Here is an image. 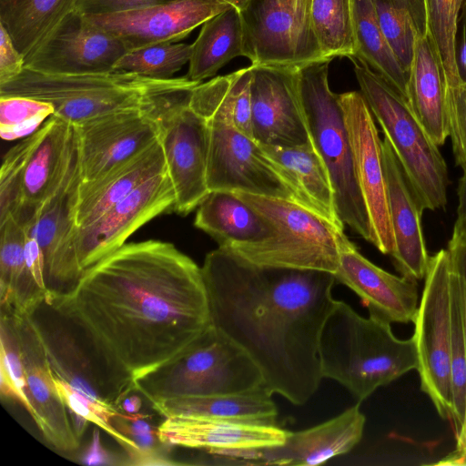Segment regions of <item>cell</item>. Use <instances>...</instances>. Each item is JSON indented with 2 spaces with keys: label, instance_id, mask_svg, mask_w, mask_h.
<instances>
[{
  "label": "cell",
  "instance_id": "7c38bea8",
  "mask_svg": "<svg viewBox=\"0 0 466 466\" xmlns=\"http://www.w3.org/2000/svg\"><path fill=\"white\" fill-rule=\"evenodd\" d=\"M414 323L420 389L438 414L452 420L451 283L447 249L430 258Z\"/></svg>",
  "mask_w": 466,
  "mask_h": 466
},
{
  "label": "cell",
  "instance_id": "ac0fdd59",
  "mask_svg": "<svg viewBox=\"0 0 466 466\" xmlns=\"http://www.w3.org/2000/svg\"><path fill=\"white\" fill-rule=\"evenodd\" d=\"M354 155L358 183L369 213L372 245L385 255L395 248L390 221L387 182L382 161L381 139L373 115L362 94H339Z\"/></svg>",
  "mask_w": 466,
  "mask_h": 466
},
{
  "label": "cell",
  "instance_id": "11a10c76",
  "mask_svg": "<svg viewBox=\"0 0 466 466\" xmlns=\"http://www.w3.org/2000/svg\"><path fill=\"white\" fill-rule=\"evenodd\" d=\"M436 465H466V453H460L454 451V452L449 454L440 461L435 463Z\"/></svg>",
  "mask_w": 466,
  "mask_h": 466
},
{
  "label": "cell",
  "instance_id": "30bf717a",
  "mask_svg": "<svg viewBox=\"0 0 466 466\" xmlns=\"http://www.w3.org/2000/svg\"><path fill=\"white\" fill-rule=\"evenodd\" d=\"M28 317L53 374L78 393L95 403L120 409L122 400L136 390L133 379L116 368L88 333L53 302L44 300Z\"/></svg>",
  "mask_w": 466,
  "mask_h": 466
},
{
  "label": "cell",
  "instance_id": "681fc988",
  "mask_svg": "<svg viewBox=\"0 0 466 466\" xmlns=\"http://www.w3.org/2000/svg\"><path fill=\"white\" fill-rule=\"evenodd\" d=\"M25 258L26 266L36 283L48 294L45 281L44 259L41 248L37 241L26 234L25 239Z\"/></svg>",
  "mask_w": 466,
  "mask_h": 466
},
{
  "label": "cell",
  "instance_id": "f5cc1de1",
  "mask_svg": "<svg viewBox=\"0 0 466 466\" xmlns=\"http://www.w3.org/2000/svg\"><path fill=\"white\" fill-rule=\"evenodd\" d=\"M141 400L139 397L136 395H132L129 397H126L121 404L120 409H122L127 414H136L139 411L141 408Z\"/></svg>",
  "mask_w": 466,
  "mask_h": 466
},
{
  "label": "cell",
  "instance_id": "60d3db41",
  "mask_svg": "<svg viewBox=\"0 0 466 466\" xmlns=\"http://www.w3.org/2000/svg\"><path fill=\"white\" fill-rule=\"evenodd\" d=\"M451 273V272H450ZM451 283V387L452 420L456 435L463 421L466 405V329L455 287Z\"/></svg>",
  "mask_w": 466,
  "mask_h": 466
},
{
  "label": "cell",
  "instance_id": "ab89813d",
  "mask_svg": "<svg viewBox=\"0 0 466 466\" xmlns=\"http://www.w3.org/2000/svg\"><path fill=\"white\" fill-rule=\"evenodd\" d=\"M54 114L47 102L26 96H0V135L4 140L25 138Z\"/></svg>",
  "mask_w": 466,
  "mask_h": 466
},
{
  "label": "cell",
  "instance_id": "3957f363",
  "mask_svg": "<svg viewBox=\"0 0 466 466\" xmlns=\"http://www.w3.org/2000/svg\"><path fill=\"white\" fill-rule=\"evenodd\" d=\"M390 324L370 315L362 317L336 300L319 339L322 377L336 380L361 402L378 388L416 370L413 336L398 339Z\"/></svg>",
  "mask_w": 466,
  "mask_h": 466
},
{
  "label": "cell",
  "instance_id": "e0dca14e",
  "mask_svg": "<svg viewBox=\"0 0 466 466\" xmlns=\"http://www.w3.org/2000/svg\"><path fill=\"white\" fill-rule=\"evenodd\" d=\"M127 52L120 38L75 9L25 59V67L56 75L106 74Z\"/></svg>",
  "mask_w": 466,
  "mask_h": 466
},
{
  "label": "cell",
  "instance_id": "7a4b0ae2",
  "mask_svg": "<svg viewBox=\"0 0 466 466\" xmlns=\"http://www.w3.org/2000/svg\"><path fill=\"white\" fill-rule=\"evenodd\" d=\"M201 270L210 324L248 353L270 394L308 402L323 379L319 339L336 303L334 274L258 265L224 246Z\"/></svg>",
  "mask_w": 466,
  "mask_h": 466
},
{
  "label": "cell",
  "instance_id": "6da1fadb",
  "mask_svg": "<svg viewBox=\"0 0 466 466\" xmlns=\"http://www.w3.org/2000/svg\"><path fill=\"white\" fill-rule=\"evenodd\" d=\"M136 381L185 350L209 325L201 268L173 244L126 243L48 299Z\"/></svg>",
  "mask_w": 466,
  "mask_h": 466
},
{
  "label": "cell",
  "instance_id": "74e56055",
  "mask_svg": "<svg viewBox=\"0 0 466 466\" xmlns=\"http://www.w3.org/2000/svg\"><path fill=\"white\" fill-rule=\"evenodd\" d=\"M192 55V45L165 43L127 52L116 64L115 71L153 79H169Z\"/></svg>",
  "mask_w": 466,
  "mask_h": 466
},
{
  "label": "cell",
  "instance_id": "277c9868",
  "mask_svg": "<svg viewBox=\"0 0 466 466\" xmlns=\"http://www.w3.org/2000/svg\"><path fill=\"white\" fill-rule=\"evenodd\" d=\"M189 103L208 128L209 191H241L284 198L306 207L284 171L261 146L234 127L229 106L220 91L199 84L193 88Z\"/></svg>",
  "mask_w": 466,
  "mask_h": 466
},
{
  "label": "cell",
  "instance_id": "7dc6e473",
  "mask_svg": "<svg viewBox=\"0 0 466 466\" xmlns=\"http://www.w3.org/2000/svg\"><path fill=\"white\" fill-rule=\"evenodd\" d=\"M24 67V56L15 48L9 34L0 25V84L18 76Z\"/></svg>",
  "mask_w": 466,
  "mask_h": 466
},
{
  "label": "cell",
  "instance_id": "484cf974",
  "mask_svg": "<svg viewBox=\"0 0 466 466\" xmlns=\"http://www.w3.org/2000/svg\"><path fill=\"white\" fill-rule=\"evenodd\" d=\"M287 430L183 417H167L157 428L162 444L203 451L248 450L282 444Z\"/></svg>",
  "mask_w": 466,
  "mask_h": 466
},
{
  "label": "cell",
  "instance_id": "83f0119b",
  "mask_svg": "<svg viewBox=\"0 0 466 466\" xmlns=\"http://www.w3.org/2000/svg\"><path fill=\"white\" fill-rule=\"evenodd\" d=\"M167 170L159 140L99 178L82 183L76 207V226L85 227L149 178Z\"/></svg>",
  "mask_w": 466,
  "mask_h": 466
},
{
  "label": "cell",
  "instance_id": "9c48e42d",
  "mask_svg": "<svg viewBox=\"0 0 466 466\" xmlns=\"http://www.w3.org/2000/svg\"><path fill=\"white\" fill-rule=\"evenodd\" d=\"M360 93L424 209L447 204L448 167L436 145L411 112L407 100L367 66L355 62Z\"/></svg>",
  "mask_w": 466,
  "mask_h": 466
},
{
  "label": "cell",
  "instance_id": "d6986e66",
  "mask_svg": "<svg viewBox=\"0 0 466 466\" xmlns=\"http://www.w3.org/2000/svg\"><path fill=\"white\" fill-rule=\"evenodd\" d=\"M82 183L132 159L158 139L156 122L140 106L116 110L75 126Z\"/></svg>",
  "mask_w": 466,
  "mask_h": 466
},
{
  "label": "cell",
  "instance_id": "1f68e13d",
  "mask_svg": "<svg viewBox=\"0 0 466 466\" xmlns=\"http://www.w3.org/2000/svg\"><path fill=\"white\" fill-rule=\"evenodd\" d=\"M25 231L12 216L0 222L1 312L28 316L48 294L30 273L25 258Z\"/></svg>",
  "mask_w": 466,
  "mask_h": 466
},
{
  "label": "cell",
  "instance_id": "9f6ffc18",
  "mask_svg": "<svg viewBox=\"0 0 466 466\" xmlns=\"http://www.w3.org/2000/svg\"><path fill=\"white\" fill-rule=\"evenodd\" d=\"M232 7L237 8L239 12L242 11L250 0H218Z\"/></svg>",
  "mask_w": 466,
  "mask_h": 466
},
{
  "label": "cell",
  "instance_id": "c3c4849f",
  "mask_svg": "<svg viewBox=\"0 0 466 466\" xmlns=\"http://www.w3.org/2000/svg\"><path fill=\"white\" fill-rule=\"evenodd\" d=\"M453 48L460 83L466 86V0H462L456 17Z\"/></svg>",
  "mask_w": 466,
  "mask_h": 466
},
{
  "label": "cell",
  "instance_id": "ee69618b",
  "mask_svg": "<svg viewBox=\"0 0 466 466\" xmlns=\"http://www.w3.org/2000/svg\"><path fill=\"white\" fill-rule=\"evenodd\" d=\"M143 417L137 413L123 414L120 412L110 419V423L137 443L140 449L138 454H149L155 452L156 444L160 441L157 436V429L154 430L147 421L142 419Z\"/></svg>",
  "mask_w": 466,
  "mask_h": 466
},
{
  "label": "cell",
  "instance_id": "6f0895ef",
  "mask_svg": "<svg viewBox=\"0 0 466 466\" xmlns=\"http://www.w3.org/2000/svg\"><path fill=\"white\" fill-rule=\"evenodd\" d=\"M417 10L426 13L424 0H404Z\"/></svg>",
  "mask_w": 466,
  "mask_h": 466
},
{
  "label": "cell",
  "instance_id": "4316f807",
  "mask_svg": "<svg viewBox=\"0 0 466 466\" xmlns=\"http://www.w3.org/2000/svg\"><path fill=\"white\" fill-rule=\"evenodd\" d=\"M447 80L431 36L418 38L408 73L407 103L431 140L438 146L449 137L446 111Z\"/></svg>",
  "mask_w": 466,
  "mask_h": 466
},
{
  "label": "cell",
  "instance_id": "44dd1931",
  "mask_svg": "<svg viewBox=\"0 0 466 466\" xmlns=\"http://www.w3.org/2000/svg\"><path fill=\"white\" fill-rule=\"evenodd\" d=\"M19 173V201L12 217L23 227L60 187L77 151L75 126L52 115L29 136Z\"/></svg>",
  "mask_w": 466,
  "mask_h": 466
},
{
  "label": "cell",
  "instance_id": "816d5d0a",
  "mask_svg": "<svg viewBox=\"0 0 466 466\" xmlns=\"http://www.w3.org/2000/svg\"><path fill=\"white\" fill-rule=\"evenodd\" d=\"M458 183L457 217L451 237L466 235V166Z\"/></svg>",
  "mask_w": 466,
  "mask_h": 466
},
{
  "label": "cell",
  "instance_id": "e575fe53",
  "mask_svg": "<svg viewBox=\"0 0 466 466\" xmlns=\"http://www.w3.org/2000/svg\"><path fill=\"white\" fill-rule=\"evenodd\" d=\"M352 7L356 40L353 58L378 74L407 100L408 74L380 28L373 0H352Z\"/></svg>",
  "mask_w": 466,
  "mask_h": 466
},
{
  "label": "cell",
  "instance_id": "836d02e7",
  "mask_svg": "<svg viewBox=\"0 0 466 466\" xmlns=\"http://www.w3.org/2000/svg\"><path fill=\"white\" fill-rule=\"evenodd\" d=\"M237 56H244L243 25L240 12L229 7L203 24L192 44L186 76L202 83Z\"/></svg>",
  "mask_w": 466,
  "mask_h": 466
},
{
  "label": "cell",
  "instance_id": "2e32d148",
  "mask_svg": "<svg viewBox=\"0 0 466 466\" xmlns=\"http://www.w3.org/2000/svg\"><path fill=\"white\" fill-rule=\"evenodd\" d=\"M175 203V190L166 170L147 180L92 223L76 228L75 245L82 269L116 251L154 218L174 212Z\"/></svg>",
  "mask_w": 466,
  "mask_h": 466
},
{
  "label": "cell",
  "instance_id": "603a6c76",
  "mask_svg": "<svg viewBox=\"0 0 466 466\" xmlns=\"http://www.w3.org/2000/svg\"><path fill=\"white\" fill-rule=\"evenodd\" d=\"M229 7L232 6L218 0H177L139 10L88 17L120 38L129 52L180 41Z\"/></svg>",
  "mask_w": 466,
  "mask_h": 466
},
{
  "label": "cell",
  "instance_id": "db71d44e",
  "mask_svg": "<svg viewBox=\"0 0 466 466\" xmlns=\"http://www.w3.org/2000/svg\"><path fill=\"white\" fill-rule=\"evenodd\" d=\"M456 449L455 451L460 453H466V405L463 421L460 427L459 431L455 435Z\"/></svg>",
  "mask_w": 466,
  "mask_h": 466
},
{
  "label": "cell",
  "instance_id": "8fae6325",
  "mask_svg": "<svg viewBox=\"0 0 466 466\" xmlns=\"http://www.w3.org/2000/svg\"><path fill=\"white\" fill-rule=\"evenodd\" d=\"M159 79L115 71L106 74L56 75L24 67L0 84V96H26L47 102L55 116L74 126L107 113L140 106Z\"/></svg>",
  "mask_w": 466,
  "mask_h": 466
},
{
  "label": "cell",
  "instance_id": "cb8c5ba5",
  "mask_svg": "<svg viewBox=\"0 0 466 466\" xmlns=\"http://www.w3.org/2000/svg\"><path fill=\"white\" fill-rule=\"evenodd\" d=\"M334 276L360 297L370 316L390 323L414 321L419 307L416 280L376 266L353 243L341 250Z\"/></svg>",
  "mask_w": 466,
  "mask_h": 466
},
{
  "label": "cell",
  "instance_id": "d590c367",
  "mask_svg": "<svg viewBox=\"0 0 466 466\" xmlns=\"http://www.w3.org/2000/svg\"><path fill=\"white\" fill-rule=\"evenodd\" d=\"M380 28L408 74L419 37L428 34L426 13L404 0H373Z\"/></svg>",
  "mask_w": 466,
  "mask_h": 466
},
{
  "label": "cell",
  "instance_id": "52a82bcc",
  "mask_svg": "<svg viewBox=\"0 0 466 466\" xmlns=\"http://www.w3.org/2000/svg\"><path fill=\"white\" fill-rule=\"evenodd\" d=\"M235 193L269 222L272 233L258 242L224 247L258 265L337 271L341 250L352 243L342 228L294 201Z\"/></svg>",
  "mask_w": 466,
  "mask_h": 466
},
{
  "label": "cell",
  "instance_id": "8992f818",
  "mask_svg": "<svg viewBox=\"0 0 466 466\" xmlns=\"http://www.w3.org/2000/svg\"><path fill=\"white\" fill-rule=\"evenodd\" d=\"M331 60L299 69V92L311 142L328 170L338 216L372 243V229L355 169L354 155L339 95L329 86Z\"/></svg>",
  "mask_w": 466,
  "mask_h": 466
},
{
  "label": "cell",
  "instance_id": "4fadbf2b",
  "mask_svg": "<svg viewBox=\"0 0 466 466\" xmlns=\"http://www.w3.org/2000/svg\"><path fill=\"white\" fill-rule=\"evenodd\" d=\"M312 0H250L240 11L244 56L254 66L300 69L327 58L311 21Z\"/></svg>",
  "mask_w": 466,
  "mask_h": 466
},
{
  "label": "cell",
  "instance_id": "9a60e30c",
  "mask_svg": "<svg viewBox=\"0 0 466 466\" xmlns=\"http://www.w3.org/2000/svg\"><path fill=\"white\" fill-rule=\"evenodd\" d=\"M360 403L339 415L307 430L288 431L286 441L277 446L208 451L212 463L221 465L311 466L349 452L362 438L365 416Z\"/></svg>",
  "mask_w": 466,
  "mask_h": 466
},
{
  "label": "cell",
  "instance_id": "bcb514c9",
  "mask_svg": "<svg viewBox=\"0 0 466 466\" xmlns=\"http://www.w3.org/2000/svg\"><path fill=\"white\" fill-rule=\"evenodd\" d=\"M446 249L451 279L459 296L466 329V235L451 237Z\"/></svg>",
  "mask_w": 466,
  "mask_h": 466
},
{
  "label": "cell",
  "instance_id": "7402d4cb",
  "mask_svg": "<svg viewBox=\"0 0 466 466\" xmlns=\"http://www.w3.org/2000/svg\"><path fill=\"white\" fill-rule=\"evenodd\" d=\"M20 344L27 381L32 418L46 441L55 449L72 452L78 449L69 410L58 392L44 345L28 316L10 315Z\"/></svg>",
  "mask_w": 466,
  "mask_h": 466
},
{
  "label": "cell",
  "instance_id": "7bdbcfd3",
  "mask_svg": "<svg viewBox=\"0 0 466 466\" xmlns=\"http://www.w3.org/2000/svg\"><path fill=\"white\" fill-rule=\"evenodd\" d=\"M446 111L449 137L457 166H466V86H447Z\"/></svg>",
  "mask_w": 466,
  "mask_h": 466
},
{
  "label": "cell",
  "instance_id": "ba28073f",
  "mask_svg": "<svg viewBox=\"0 0 466 466\" xmlns=\"http://www.w3.org/2000/svg\"><path fill=\"white\" fill-rule=\"evenodd\" d=\"M263 386L248 353L209 325L178 356L136 381L150 402L181 396L235 394Z\"/></svg>",
  "mask_w": 466,
  "mask_h": 466
},
{
  "label": "cell",
  "instance_id": "d6a6232c",
  "mask_svg": "<svg viewBox=\"0 0 466 466\" xmlns=\"http://www.w3.org/2000/svg\"><path fill=\"white\" fill-rule=\"evenodd\" d=\"M77 0H0V25L25 59L76 9Z\"/></svg>",
  "mask_w": 466,
  "mask_h": 466
},
{
  "label": "cell",
  "instance_id": "f907efd6",
  "mask_svg": "<svg viewBox=\"0 0 466 466\" xmlns=\"http://www.w3.org/2000/svg\"><path fill=\"white\" fill-rule=\"evenodd\" d=\"M114 458L105 450L100 441L98 429H94L90 446L82 457V462L86 465L116 464Z\"/></svg>",
  "mask_w": 466,
  "mask_h": 466
},
{
  "label": "cell",
  "instance_id": "f1b7e54d",
  "mask_svg": "<svg viewBox=\"0 0 466 466\" xmlns=\"http://www.w3.org/2000/svg\"><path fill=\"white\" fill-rule=\"evenodd\" d=\"M264 386L235 394L181 396L152 401L164 417H183L255 425H276L278 410Z\"/></svg>",
  "mask_w": 466,
  "mask_h": 466
},
{
  "label": "cell",
  "instance_id": "ffe728a7",
  "mask_svg": "<svg viewBox=\"0 0 466 466\" xmlns=\"http://www.w3.org/2000/svg\"><path fill=\"white\" fill-rule=\"evenodd\" d=\"M252 66V135L261 145L311 143L299 92V69Z\"/></svg>",
  "mask_w": 466,
  "mask_h": 466
},
{
  "label": "cell",
  "instance_id": "f35d334b",
  "mask_svg": "<svg viewBox=\"0 0 466 466\" xmlns=\"http://www.w3.org/2000/svg\"><path fill=\"white\" fill-rule=\"evenodd\" d=\"M461 2L462 0H424L428 35L441 61L447 86L460 84L454 60L453 38Z\"/></svg>",
  "mask_w": 466,
  "mask_h": 466
},
{
  "label": "cell",
  "instance_id": "5bb4252c",
  "mask_svg": "<svg viewBox=\"0 0 466 466\" xmlns=\"http://www.w3.org/2000/svg\"><path fill=\"white\" fill-rule=\"evenodd\" d=\"M80 181L77 147L60 187L23 227L25 234L34 238L41 248L47 299L70 292L85 272L75 245V215Z\"/></svg>",
  "mask_w": 466,
  "mask_h": 466
},
{
  "label": "cell",
  "instance_id": "f546056e",
  "mask_svg": "<svg viewBox=\"0 0 466 466\" xmlns=\"http://www.w3.org/2000/svg\"><path fill=\"white\" fill-rule=\"evenodd\" d=\"M194 225L218 246L254 243L272 233L269 222L234 191L213 190L200 202Z\"/></svg>",
  "mask_w": 466,
  "mask_h": 466
},
{
  "label": "cell",
  "instance_id": "4dcf8cb0",
  "mask_svg": "<svg viewBox=\"0 0 466 466\" xmlns=\"http://www.w3.org/2000/svg\"><path fill=\"white\" fill-rule=\"evenodd\" d=\"M259 145L268 157L284 171L305 206L343 229L344 224L336 210L328 170L312 142L293 147Z\"/></svg>",
  "mask_w": 466,
  "mask_h": 466
},
{
  "label": "cell",
  "instance_id": "d4e9b609",
  "mask_svg": "<svg viewBox=\"0 0 466 466\" xmlns=\"http://www.w3.org/2000/svg\"><path fill=\"white\" fill-rule=\"evenodd\" d=\"M381 151L395 241L390 256L401 276L417 281L425 278L431 258L421 225L424 208L386 137L381 140Z\"/></svg>",
  "mask_w": 466,
  "mask_h": 466
},
{
  "label": "cell",
  "instance_id": "b9f144b4",
  "mask_svg": "<svg viewBox=\"0 0 466 466\" xmlns=\"http://www.w3.org/2000/svg\"><path fill=\"white\" fill-rule=\"evenodd\" d=\"M0 340V370L11 380L18 392L19 402L32 416L33 410L27 395V381L19 340L11 317L5 313H1Z\"/></svg>",
  "mask_w": 466,
  "mask_h": 466
},
{
  "label": "cell",
  "instance_id": "5b68a950",
  "mask_svg": "<svg viewBox=\"0 0 466 466\" xmlns=\"http://www.w3.org/2000/svg\"><path fill=\"white\" fill-rule=\"evenodd\" d=\"M198 84L187 76L159 79L143 98V106L157 127L176 194L174 212L182 216L197 208L209 193L208 128L189 103Z\"/></svg>",
  "mask_w": 466,
  "mask_h": 466
},
{
  "label": "cell",
  "instance_id": "8d00e7d4",
  "mask_svg": "<svg viewBox=\"0 0 466 466\" xmlns=\"http://www.w3.org/2000/svg\"><path fill=\"white\" fill-rule=\"evenodd\" d=\"M311 21L327 58L354 57L356 40L352 0H312Z\"/></svg>",
  "mask_w": 466,
  "mask_h": 466
},
{
  "label": "cell",
  "instance_id": "f6af8a7d",
  "mask_svg": "<svg viewBox=\"0 0 466 466\" xmlns=\"http://www.w3.org/2000/svg\"><path fill=\"white\" fill-rule=\"evenodd\" d=\"M177 0H77L76 9L86 16L108 15L148 8Z\"/></svg>",
  "mask_w": 466,
  "mask_h": 466
}]
</instances>
